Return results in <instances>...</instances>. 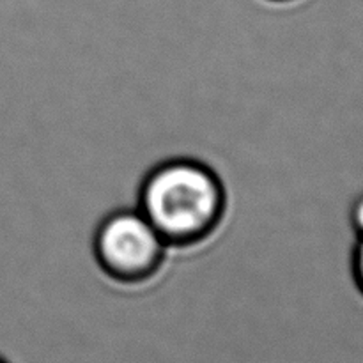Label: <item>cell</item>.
Returning <instances> with one entry per match:
<instances>
[{
	"label": "cell",
	"instance_id": "5",
	"mask_svg": "<svg viewBox=\"0 0 363 363\" xmlns=\"http://www.w3.org/2000/svg\"><path fill=\"white\" fill-rule=\"evenodd\" d=\"M268 2H291V0H268Z\"/></svg>",
	"mask_w": 363,
	"mask_h": 363
},
{
	"label": "cell",
	"instance_id": "1",
	"mask_svg": "<svg viewBox=\"0 0 363 363\" xmlns=\"http://www.w3.org/2000/svg\"><path fill=\"white\" fill-rule=\"evenodd\" d=\"M137 209L170 247L204 240L225 211V188L211 165L188 155L158 160L142 177Z\"/></svg>",
	"mask_w": 363,
	"mask_h": 363
},
{
	"label": "cell",
	"instance_id": "6",
	"mask_svg": "<svg viewBox=\"0 0 363 363\" xmlns=\"http://www.w3.org/2000/svg\"><path fill=\"white\" fill-rule=\"evenodd\" d=\"M0 363H9V362H6V360H4V358H0Z\"/></svg>",
	"mask_w": 363,
	"mask_h": 363
},
{
	"label": "cell",
	"instance_id": "2",
	"mask_svg": "<svg viewBox=\"0 0 363 363\" xmlns=\"http://www.w3.org/2000/svg\"><path fill=\"white\" fill-rule=\"evenodd\" d=\"M92 252L106 275L123 282H137L160 268L167 243L137 206L128 204L101 216L94 229Z\"/></svg>",
	"mask_w": 363,
	"mask_h": 363
},
{
	"label": "cell",
	"instance_id": "4",
	"mask_svg": "<svg viewBox=\"0 0 363 363\" xmlns=\"http://www.w3.org/2000/svg\"><path fill=\"white\" fill-rule=\"evenodd\" d=\"M347 223L354 238H363V191L351 201L347 209Z\"/></svg>",
	"mask_w": 363,
	"mask_h": 363
},
{
	"label": "cell",
	"instance_id": "3",
	"mask_svg": "<svg viewBox=\"0 0 363 363\" xmlns=\"http://www.w3.org/2000/svg\"><path fill=\"white\" fill-rule=\"evenodd\" d=\"M350 275L354 289L363 298V238H354L350 252Z\"/></svg>",
	"mask_w": 363,
	"mask_h": 363
}]
</instances>
